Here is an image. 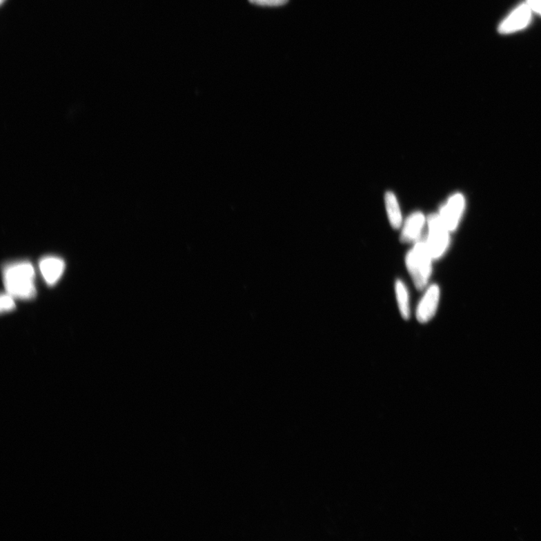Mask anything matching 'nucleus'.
<instances>
[{"mask_svg":"<svg viewBox=\"0 0 541 541\" xmlns=\"http://www.w3.org/2000/svg\"><path fill=\"white\" fill-rule=\"evenodd\" d=\"M527 4L532 11L541 15V0H527Z\"/></svg>","mask_w":541,"mask_h":541,"instance_id":"ddd939ff","label":"nucleus"},{"mask_svg":"<svg viewBox=\"0 0 541 541\" xmlns=\"http://www.w3.org/2000/svg\"><path fill=\"white\" fill-rule=\"evenodd\" d=\"M428 236L425 241L433 259H437L444 255L449 245V230L442 222L439 215H431L428 217Z\"/></svg>","mask_w":541,"mask_h":541,"instance_id":"7ed1b4c3","label":"nucleus"},{"mask_svg":"<svg viewBox=\"0 0 541 541\" xmlns=\"http://www.w3.org/2000/svg\"><path fill=\"white\" fill-rule=\"evenodd\" d=\"M386 208L388 219L394 229H399L402 224V216L398 200L392 192L386 193Z\"/></svg>","mask_w":541,"mask_h":541,"instance_id":"1a4fd4ad","label":"nucleus"},{"mask_svg":"<svg viewBox=\"0 0 541 541\" xmlns=\"http://www.w3.org/2000/svg\"><path fill=\"white\" fill-rule=\"evenodd\" d=\"M425 224L426 217L424 215L420 213L412 214L403 226L401 240L405 243L419 242Z\"/></svg>","mask_w":541,"mask_h":541,"instance_id":"6e6552de","label":"nucleus"},{"mask_svg":"<svg viewBox=\"0 0 541 541\" xmlns=\"http://www.w3.org/2000/svg\"><path fill=\"white\" fill-rule=\"evenodd\" d=\"M464 205L463 197L461 194H455L441 209L439 216L450 231L454 230L458 226Z\"/></svg>","mask_w":541,"mask_h":541,"instance_id":"423d86ee","label":"nucleus"},{"mask_svg":"<svg viewBox=\"0 0 541 541\" xmlns=\"http://www.w3.org/2000/svg\"><path fill=\"white\" fill-rule=\"evenodd\" d=\"M433 260L425 241L416 242L406 256V266L418 290L426 288L432 275Z\"/></svg>","mask_w":541,"mask_h":541,"instance_id":"f03ea898","label":"nucleus"},{"mask_svg":"<svg viewBox=\"0 0 541 541\" xmlns=\"http://www.w3.org/2000/svg\"><path fill=\"white\" fill-rule=\"evenodd\" d=\"M439 300V286L436 284L430 286L422 297L417 309V319L420 323H427L435 316Z\"/></svg>","mask_w":541,"mask_h":541,"instance_id":"39448f33","label":"nucleus"},{"mask_svg":"<svg viewBox=\"0 0 541 541\" xmlns=\"http://www.w3.org/2000/svg\"><path fill=\"white\" fill-rule=\"evenodd\" d=\"M39 268L46 283L49 285H54L62 276L65 269V263L61 258L49 256L41 259Z\"/></svg>","mask_w":541,"mask_h":541,"instance_id":"0eeeda50","label":"nucleus"},{"mask_svg":"<svg viewBox=\"0 0 541 541\" xmlns=\"http://www.w3.org/2000/svg\"><path fill=\"white\" fill-rule=\"evenodd\" d=\"M289 0H249V2L264 6H280L288 3Z\"/></svg>","mask_w":541,"mask_h":541,"instance_id":"f8f14e48","label":"nucleus"},{"mask_svg":"<svg viewBox=\"0 0 541 541\" xmlns=\"http://www.w3.org/2000/svg\"><path fill=\"white\" fill-rule=\"evenodd\" d=\"M0 2H1V4H3V3L5 2V0H0Z\"/></svg>","mask_w":541,"mask_h":541,"instance_id":"4468645a","label":"nucleus"},{"mask_svg":"<svg viewBox=\"0 0 541 541\" xmlns=\"http://www.w3.org/2000/svg\"><path fill=\"white\" fill-rule=\"evenodd\" d=\"M531 11L527 3L520 5L501 23L498 32L510 34L526 28L531 20Z\"/></svg>","mask_w":541,"mask_h":541,"instance_id":"20e7f679","label":"nucleus"},{"mask_svg":"<svg viewBox=\"0 0 541 541\" xmlns=\"http://www.w3.org/2000/svg\"><path fill=\"white\" fill-rule=\"evenodd\" d=\"M3 278L7 293L12 297L22 299H30L35 297V270L28 262L6 266L3 270Z\"/></svg>","mask_w":541,"mask_h":541,"instance_id":"f257e3e1","label":"nucleus"},{"mask_svg":"<svg viewBox=\"0 0 541 541\" xmlns=\"http://www.w3.org/2000/svg\"><path fill=\"white\" fill-rule=\"evenodd\" d=\"M395 294L402 317L409 319L411 316L409 293L407 286L400 280L395 282Z\"/></svg>","mask_w":541,"mask_h":541,"instance_id":"9d476101","label":"nucleus"},{"mask_svg":"<svg viewBox=\"0 0 541 541\" xmlns=\"http://www.w3.org/2000/svg\"><path fill=\"white\" fill-rule=\"evenodd\" d=\"M13 298L14 297L8 293L3 294L1 295V304H0V308H1L2 312L10 311L15 308Z\"/></svg>","mask_w":541,"mask_h":541,"instance_id":"9b49d317","label":"nucleus"}]
</instances>
